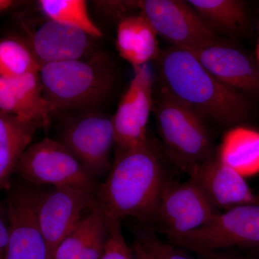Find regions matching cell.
<instances>
[{"label":"cell","instance_id":"6da1fadb","mask_svg":"<svg viewBox=\"0 0 259 259\" xmlns=\"http://www.w3.org/2000/svg\"><path fill=\"white\" fill-rule=\"evenodd\" d=\"M168 175L149 139L115 153L105 182L96 194L97 206L107 218L122 221L134 218L153 224L163 186Z\"/></svg>","mask_w":259,"mask_h":259},{"label":"cell","instance_id":"7a4b0ae2","mask_svg":"<svg viewBox=\"0 0 259 259\" xmlns=\"http://www.w3.org/2000/svg\"><path fill=\"white\" fill-rule=\"evenodd\" d=\"M156 61L162 88L203 118L232 125L248 117L245 97L216 79L193 53L171 47L161 51Z\"/></svg>","mask_w":259,"mask_h":259},{"label":"cell","instance_id":"3957f363","mask_svg":"<svg viewBox=\"0 0 259 259\" xmlns=\"http://www.w3.org/2000/svg\"><path fill=\"white\" fill-rule=\"evenodd\" d=\"M42 95L52 115L101 103L115 87L116 72L103 54L89 59L41 65Z\"/></svg>","mask_w":259,"mask_h":259},{"label":"cell","instance_id":"277c9868","mask_svg":"<svg viewBox=\"0 0 259 259\" xmlns=\"http://www.w3.org/2000/svg\"><path fill=\"white\" fill-rule=\"evenodd\" d=\"M155 107L158 132L170 156L182 168L212 156V141L204 118L160 88Z\"/></svg>","mask_w":259,"mask_h":259},{"label":"cell","instance_id":"5b68a950","mask_svg":"<svg viewBox=\"0 0 259 259\" xmlns=\"http://www.w3.org/2000/svg\"><path fill=\"white\" fill-rule=\"evenodd\" d=\"M15 174L35 187H78L97 193L100 185L60 142L48 137L29 146Z\"/></svg>","mask_w":259,"mask_h":259},{"label":"cell","instance_id":"8992f818","mask_svg":"<svg viewBox=\"0 0 259 259\" xmlns=\"http://www.w3.org/2000/svg\"><path fill=\"white\" fill-rule=\"evenodd\" d=\"M56 140L97 180L107 176L115 145L111 116L94 112L67 116Z\"/></svg>","mask_w":259,"mask_h":259},{"label":"cell","instance_id":"52a82bcc","mask_svg":"<svg viewBox=\"0 0 259 259\" xmlns=\"http://www.w3.org/2000/svg\"><path fill=\"white\" fill-rule=\"evenodd\" d=\"M137 10L172 47L194 51L221 42L213 29L190 6L180 0H140Z\"/></svg>","mask_w":259,"mask_h":259},{"label":"cell","instance_id":"ba28073f","mask_svg":"<svg viewBox=\"0 0 259 259\" xmlns=\"http://www.w3.org/2000/svg\"><path fill=\"white\" fill-rule=\"evenodd\" d=\"M168 242L194 252L259 246V205L247 204L223 211L206 226Z\"/></svg>","mask_w":259,"mask_h":259},{"label":"cell","instance_id":"9c48e42d","mask_svg":"<svg viewBox=\"0 0 259 259\" xmlns=\"http://www.w3.org/2000/svg\"><path fill=\"white\" fill-rule=\"evenodd\" d=\"M219 212L190 179L180 182L168 176L153 223L171 239L206 226Z\"/></svg>","mask_w":259,"mask_h":259},{"label":"cell","instance_id":"30bf717a","mask_svg":"<svg viewBox=\"0 0 259 259\" xmlns=\"http://www.w3.org/2000/svg\"><path fill=\"white\" fill-rule=\"evenodd\" d=\"M96 192L72 187H40L36 200L37 223L51 259L59 243L83 216L97 206Z\"/></svg>","mask_w":259,"mask_h":259},{"label":"cell","instance_id":"8fae6325","mask_svg":"<svg viewBox=\"0 0 259 259\" xmlns=\"http://www.w3.org/2000/svg\"><path fill=\"white\" fill-rule=\"evenodd\" d=\"M39 188L22 181L11 184L8 190L9 241L5 259H49L47 243L37 223Z\"/></svg>","mask_w":259,"mask_h":259},{"label":"cell","instance_id":"7c38bea8","mask_svg":"<svg viewBox=\"0 0 259 259\" xmlns=\"http://www.w3.org/2000/svg\"><path fill=\"white\" fill-rule=\"evenodd\" d=\"M112 117L116 152L144 144L153 107L152 74L147 65L137 68Z\"/></svg>","mask_w":259,"mask_h":259},{"label":"cell","instance_id":"4fadbf2b","mask_svg":"<svg viewBox=\"0 0 259 259\" xmlns=\"http://www.w3.org/2000/svg\"><path fill=\"white\" fill-rule=\"evenodd\" d=\"M189 175L220 212L247 204L259 205V196L245 179L221 163L215 155L196 165Z\"/></svg>","mask_w":259,"mask_h":259},{"label":"cell","instance_id":"5bb4252c","mask_svg":"<svg viewBox=\"0 0 259 259\" xmlns=\"http://www.w3.org/2000/svg\"><path fill=\"white\" fill-rule=\"evenodd\" d=\"M93 38L81 29L49 20L31 34L28 44L42 65L92 57Z\"/></svg>","mask_w":259,"mask_h":259},{"label":"cell","instance_id":"9a60e30c","mask_svg":"<svg viewBox=\"0 0 259 259\" xmlns=\"http://www.w3.org/2000/svg\"><path fill=\"white\" fill-rule=\"evenodd\" d=\"M191 52L220 82L238 92L259 94V70L242 51L219 42Z\"/></svg>","mask_w":259,"mask_h":259},{"label":"cell","instance_id":"2e32d148","mask_svg":"<svg viewBox=\"0 0 259 259\" xmlns=\"http://www.w3.org/2000/svg\"><path fill=\"white\" fill-rule=\"evenodd\" d=\"M0 111L36 121L47 129L52 114L42 97L39 73L13 78L0 76Z\"/></svg>","mask_w":259,"mask_h":259},{"label":"cell","instance_id":"e0dca14e","mask_svg":"<svg viewBox=\"0 0 259 259\" xmlns=\"http://www.w3.org/2000/svg\"><path fill=\"white\" fill-rule=\"evenodd\" d=\"M110 233V221L97 206L66 235L51 259H101Z\"/></svg>","mask_w":259,"mask_h":259},{"label":"cell","instance_id":"ac0fdd59","mask_svg":"<svg viewBox=\"0 0 259 259\" xmlns=\"http://www.w3.org/2000/svg\"><path fill=\"white\" fill-rule=\"evenodd\" d=\"M40 129V122L0 111V193L10 188L19 161Z\"/></svg>","mask_w":259,"mask_h":259},{"label":"cell","instance_id":"d6986e66","mask_svg":"<svg viewBox=\"0 0 259 259\" xmlns=\"http://www.w3.org/2000/svg\"><path fill=\"white\" fill-rule=\"evenodd\" d=\"M157 32L142 15H127L119 21L116 48L134 69L156 60L161 50Z\"/></svg>","mask_w":259,"mask_h":259},{"label":"cell","instance_id":"ffe728a7","mask_svg":"<svg viewBox=\"0 0 259 259\" xmlns=\"http://www.w3.org/2000/svg\"><path fill=\"white\" fill-rule=\"evenodd\" d=\"M216 157L243 178L259 175V132L236 126L227 131Z\"/></svg>","mask_w":259,"mask_h":259},{"label":"cell","instance_id":"44dd1931","mask_svg":"<svg viewBox=\"0 0 259 259\" xmlns=\"http://www.w3.org/2000/svg\"><path fill=\"white\" fill-rule=\"evenodd\" d=\"M187 2L211 28L213 25L226 31L238 32L244 28L246 24V8L243 2L238 0H189Z\"/></svg>","mask_w":259,"mask_h":259},{"label":"cell","instance_id":"7402d4cb","mask_svg":"<svg viewBox=\"0 0 259 259\" xmlns=\"http://www.w3.org/2000/svg\"><path fill=\"white\" fill-rule=\"evenodd\" d=\"M40 67L28 42L17 37L0 38V76L13 78L37 74Z\"/></svg>","mask_w":259,"mask_h":259},{"label":"cell","instance_id":"603a6c76","mask_svg":"<svg viewBox=\"0 0 259 259\" xmlns=\"http://www.w3.org/2000/svg\"><path fill=\"white\" fill-rule=\"evenodd\" d=\"M39 8L49 20L76 27L94 38L102 32L89 14L88 3L83 0H40Z\"/></svg>","mask_w":259,"mask_h":259},{"label":"cell","instance_id":"cb8c5ba5","mask_svg":"<svg viewBox=\"0 0 259 259\" xmlns=\"http://www.w3.org/2000/svg\"><path fill=\"white\" fill-rule=\"evenodd\" d=\"M136 240L158 259H194L179 247L163 241L150 228L136 230Z\"/></svg>","mask_w":259,"mask_h":259},{"label":"cell","instance_id":"d4e9b609","mask_svg":"<svg viewBox=\"0 0 259 259\" xmlns=\"http://www.w3.org/2000/svg\"><path fill=\"white\" fill-rule=\"evenodd\" d=\"M110 233L101 259H134L132 249L126 243L121 221L109 218Z\"/></svg>","mask_w":259,"mask_h":259},{"label":"cell","instance_id":"484cf974","mask_svg":"<svg viewBox=\"0 0 259 259\" xmlns=\"http://www.w3.org/2000/svg\"><path fill=\"white\" fill-rule=\"evenodd\" d=\"M97 8L108 16L120 17L130 10H137V1H96Z\"/></svg>","mask_w":259,"mask_h":259},{"label":"cell","instance_id":"4316f807","mask_svg":"<svg viewBox=\"0 0 259 259\" xmlns=\"http://www.w3.org/2000/svg\"><path fill=\"white\" fill-rule=\"evenodd\" d=\"M9 241V218L7 209L0 205V259H5Z\"/></svg>","mask_w":259,"mask_h":259},{"label":"cell","instance_id":"83f0119b","mask_svg":"<svg viewBox=\"0 0 259 259\" xmlns=\"http://www.w3.org/2000/svg\"><path fill=\"white\" fill-rule=\"evenodd\" d=\"M195 253L206 259H256L233 254L224 250H200Z\"/></svg>","mask_w":259,"mask_h":259},{"label":"cell","instance_id":"f1b7e54d","mask_svg":"<svg viewBox=\"0 0 259 259\" xmlns=\"http://www.w3.org/2000/svg\"><path fill=\"white\" fill-rule=\"evenodd\" d=\"M131 249H132L134 259H158L136 240H135L134 245Z\"/></svg>","mask_w":259,"mask_h":259},{"label":"cell","instance_id":"f546056e","mask_svg":"<svg viewBox=\"0 0 259 259\" xmlns=\"http://www.w3.org/2000/svg\"><path fill=\"white\" fill-rule=\"evenodd\" d=\"M18 2L13 0H0V13H4L17 5Z\"/></svg>","mask_w":259,"mask_h":259},{"label":"cell","instance_id":"4dcf8cb0","mask_svg":"<svg viewBox=\"0 0 259 259\" xmlns=\"http://www.w3.org/2000/svg\"><path fill=\"white\" fill-rule=\"evenodd\" d=\"M257 58H258V61L259 62V38H258V45H257Z\"/></svg>","mask_w":259,"mask_h":259}]
</instances>
